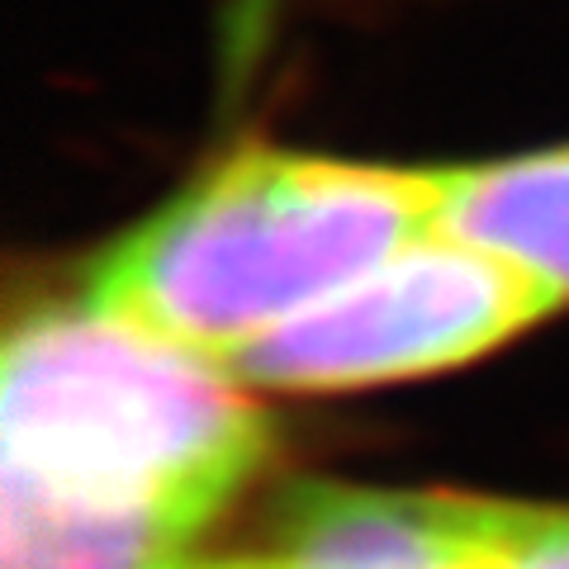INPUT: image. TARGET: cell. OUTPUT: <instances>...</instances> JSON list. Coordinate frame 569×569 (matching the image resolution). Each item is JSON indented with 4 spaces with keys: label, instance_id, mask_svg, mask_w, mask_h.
I'll list each match as a JSON object with an SVG mask.
<instances>
[{
    "label": "cell",
    "instance_id": "obj_4",
    "mask_svg": "<svg viewBox=\"0 0 569 569\" xmlns=\"http://www.w3.org/2000/svg\"><path fill=\"white\" fill-rule=\"evenodd\" d=\"M171 569H447L427 493L299 489L261 546L200 556Z\"/></svg>",
    "mask_w": 569,
    "mask_h": 569
},
{
    "label": "cell",
    "instance_id": "obj_1",
    "mask_svg": "<svg viewBox=\"0 0 569 569\" xmlns=\"http://www.w3.org/2000/svg\"><path fill=\"white\" fill-rule=\"evenodd\" d=\"M271 447V418L228 366L86 299L33 309L6 337L0 479L194 546Z\"/></svg>",
    "mask_w": 569,
    "mask_h": 569
},
{
    "label": "cell",
    "instance_id": "obj_2",
    "mask_svg": "<svg viewBox=\"0 0 569 569\" xmlns=\"http://www.w3.org/2000/svg\"><path fill=\"white\" fill-rule=\"evenodd\" d=\"M432 167L242 148L114 238L81 299L228 366L432 233Z\"/></svg>",
    "mask_w": 569,
    "mask_h": 569
},
{
    "label": "cell",
    "instance_id": "obj_3",
    "mask_svg": "<svg viewBox=\"0 0 569 569\" xmlns=\"http://www.w3.org/2000/svg\"><path fill=\"white\" fill-rule=\"evenodd\" d=\"M556 309L537 280L432 228L228 370L271 395H347L470 366Z\"/></svg>",
    "mask_w": 569,
    "mask_h": 569
},
{
    "label": "cell",
    "instance_id": "obj_5",
    "mask_svg": "<svg viewBox=\"0 0 569 569\" xmlns=\"http://www.w3.org/2000/svg\"><path fill=\"white\" fill-rule=\"evenodd\" d=\"M432 228L508 261L569 305V148L432 167Z\"/></svg>",
    "mask_w": 569,
    "mask_h": 569
},
{
    "label": "cell",
    "instance_id": "obj_6",
    "mask_svg": "<svg viewBox=\"0 0 569 569\" xmlns=\"http://www.w3.org/2000/svg\"><path fill=\"white\" fill-rule=\"evenodd\" d=\"M190 546L0 479V569H171Z\"/></svg>",
    "mask_w": 569,
    "mask_h": 569
},
{
    "label": "cell",
    "instance_id": "obj_7",
    "mask_svg": "<svg viewBox=\"0 0 569 569\" xmlns=\"http://www.w3.org/2000/svg\"><path fill=\"white\" fill-rule=\"evenodd\" d=\"M447 569H569V503L427 493Z\"/></svg>",
    "mask_w": 569,
    "mask_h": 569
}]
</instances>
